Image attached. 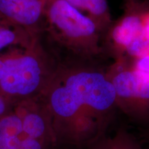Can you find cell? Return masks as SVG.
<instances>
[{
    "label": "cell",
    "mask_w": 149,
    "mask_h": 149,
    "mask_svg": "<svg viewBox=\"0 0 149 149\" xmlns=\"http://www.w3.org/2000/svg\"><path fill=\"white\" fill-rule=\"evenodd\" d=\"M86 59L58 62L37 97L49 115L57 149H86L107 134L117 105L109 74Z\"/></svg>",
    "instance_id": "cell-1"
},
{
    "label": "cell",
    "mask_w": 149,
    "mask_h": 149,
    "mask_svg": "<svg viewBox=\"0 0 149 149\" xmlns=\"http://www.w3.org/2000/svg\"><path fill=\"white\" fill-rule=\"evenodd\" d=\"M0 55L3 62L0 93L14 103L40 95L58 64L42 47L39 36L27 47L10 46Z\"/></svg>",
    "instance_id": "cell-2"
},
{
    "label": "cell",
    "mask_w": 149,
    "mask_h": 149,
    "mask_svg": "<svg viewBox=\"0 0 149 149\" xmlns=\"http://www.w3.org/2000/svg\"><path fill=\"white\" fill-rule=\"evenodd\" d=\"M44 18L52 40L78 59L91 60L100 53V26L66 1L46 0Z\"/></svg>",
    "instance_id": "cell-3"
},
{
    "label": "cell",
    "mask_w": 149,
    "mask_h": 149,
    "mask_svg": "<svg viewBox=\"0 0 149 149\" xmlns=\"http://www.w3.org/2000/svg\"><path fill=\"white\" fill-rule=\"evenodd\" d=\"M117 108L137 122H149V79L133 69L114 67L109 73Z\"/></svg>",
    "instance_id": "cell-4"
},
{
    "label": "cell",
    "mask_w": 149,
    "mask_h": 149,
    "mask_svg": "<svg viewBox=\"0 0 149 149\" xmlns=\"http://www.w3.org/2000/svg\"><path fill=\"white\" fill-rule=\"evenodd\" d=\"M45 3L46 0H0V16L31 35H39Z\"/></svg>",
    "instance_id": "cell-5"
},
{
    "label": "cell",
    "mask_w": 149,
    "mask_h": 149,
    "mask_svg": "<svg viewBox=\"0 0 149 149\" xmlns=\"http://www.w3.org/2000/svg\"><path fill=\"white\" fill-rule=\"evenodd\" d=\"M22 117L17 103L0 119V149H19L23 140Z\"/></svg>",
    "instance_id": "cell-6"
},
{
    "label": "cell",
    "mask_w": 149,
    "mask_h": 149,
    "mask_svg": "<svg viewBox=\"0 0 149 149\" xmlns=\"http://www.w3.org/2000/svg\"><path fill=\"white\" fill-rule=\"evenodd\" d=\"M145 33L144 22L137 15H130L117 24L112 33V37L119 48L126 49L135 39Z\"/></svg>",
    "instance_id": "cell-7"
},
{
    "label": "cell",
    "mask_w": 149,
    "mask_h": 149,
    "mask_svg": "<svg viewBox=\"0 0 149 149\" xmlns=\"http://www.w3.org/2000/svg\"><path fill=\"white\" fill-rule=\"evenodd\" d=\"M25 29L10 23L0 16V50L10 46H30L35 37Z\"/></svg>",
    "instance_id": "cell-8"
},
{
    "label": "cell",
    "mask_w": 149,
    "mask_h": 149,
    "mask_svg": "<svg viewBox=\"0 0 149 149\" xmlns=\"http://www.w3.org/2000/svg\"><path fill=\"white\" fill-rule=\"evenodd\" d=\"M86 149H144L127 130L119 129L112 135L106 134Z\"/></svg>",
    "instance_id": "cell-9"
},
{
    "label": "cell",
    "mask_w": 149,
    "mask_h": 149,
    "mask_svg": "<svg viewBox=\"0 0 149 149\" xmlns=\"http://www.w3.org/2000/svg\"><path fill=\"white\" fill-rule=\"evenodd\" d=\"M81 12H86L99 26L109 18L107 0H65Z\"/></svg>",
    "instance_id": "cell-10"
},
{
    "label": "cell",
    "mask_w": 149,
    "mask_h": 149,
    "mask_svg": "<svg viewBox=\"0 0 149 149\" xmlns=\"http://www.w3.org/2000/svg\"><path fill=\"white\" fill-rule=\"evenodd\" d=\"M125 50L128 55L137 58L149 54V37L146 33L135 39Z\"/></svg>",
    "instance_id": "cell-11"
},
{
    "label": "cell",
    "mask_w": 149,
    "mask_h": 149,
    "mask_svg": "<svg viewBox=\"0 0 149 149\" xmlns=\"http://www.w3.org/2000/svg\"><path fill=\"white\" fill-rule=\"evenodd\" d=\"M133 70L141 77L149 79V54L137 59Z\"/></svg>",
    "instance_id": "cell-12"
},
{
    "label": "cell",
    "mask_w": 149,
    "mask_h": 149,
    "mask_svg": "<svg viewBox=\"0 0 149 149\" xmlns=\"http://www.w3.org/2000/svg\"><path fill=\"white\" fill-rule=\"evenodd\" d=\"M15 104V103L0 93V119L13 109Z\"/></svg>",
    "instance_id": "cell-13"
}]
</instances>
